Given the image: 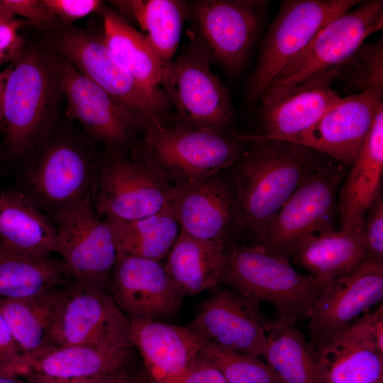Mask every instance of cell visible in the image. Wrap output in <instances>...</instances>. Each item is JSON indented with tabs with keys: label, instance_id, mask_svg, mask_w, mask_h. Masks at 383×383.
Masks as SVG:
<instances>
[{
	"label": "cell",
	"instance_id": "6da1fadb",
	"mask_svg": "<svg viewBox=\"0 0 383 383\" xmlns=\"http://www.w3.org/2000/svg\"><path fill=\"white\" fill-rule=\"evenodd\" d=\"M248 142L231 167L241 233L262 241L270 223L299 185L328 159L296 143L244 135Z\"/></svg>",
	"mask_w": 383,
	"mask_h": 383
},
{
	"label": "cell",
	"instance_id": "7a4b0ae2",
	"mask_svg": "<svg viewBox=\"0 0 383 383\" xmlns=\"http://www.w3.org/2000/svg\"><path fill=\"white\" fill-rule=\"evenodd\" d=\"M225 251L220 283L257 306L270 303L279 319L294 324L309 318L323 287L295 270L287 257L260 245L231 243Z\"/></svg>",
	"mask_w": 383,
	"mask_h": 383
},
{
	"label": "cell",
	"instance_id": "3957f363",
	"mask_svg": "<svg viewBox=\"0 0 383 383\" xmlns=\"http://www.w3.org/2000/svg\"><path fill=\"white\" fill-rule=\"evenodd\" d=\"M143 159L171 185L222 172L242 156L244 135L153 119L145 126Z\"/></svg>",
	"mask_w": 383,
	"mask_h": 383
},
{
	"label": "cell",
	"instance_id": "277c9868",
	"mask_svg": "<svg viewBox=\"0 0 383 383\" xmlns=\"http://www.w3.org/2000/svg\"><path fill=\"white\" fill-rule=\"evenodd\" d=\"M213 59L199 38L164 64L163 91L175 109L177 123L226 130L234 118L229 94L211 70Z\"/></svg>",
	"mask_w": 383,
	"mask_h": 383
},
{
	"label": "cell",
	"instance_id": "5b68a950",
	"mask_svg": "<svg viewBox=\"0 0 383 383\" xmlns=\"http://www.w3.org/2000/svg\"><path fill=\"white\" fill-rule=\"evenodd\" d=\"M60 57L96 83L143 124L163 121L170 103L164 91L136 81L116 60L102 35L68 29L55 39Z\"/></svg>",
	"mask_w": 383,
	"mask_h": 383
},
{
	"label": "cell",
	"instance_id": "8992f818",
	"mask_svg": "<svg viewBox=\"0 0 383 383\" xmlns=\"http://www.w3.org/2000/svg\"><path fill=\"white\" fill-rule=\"evenodd\" d=\"M357 0H288L263 40L249 85L251 99H260L276 76L328 23L358 4Z\"/></svg>",
	"mask_w": 383,
	"mask_h": 383
},
{
	"label": "cell",
	"instance_id": "52a82bcc",
	"mask_svg": "<svg viewBox=\"0 0 383 383\" xmlns=\"http://www.w3.org/2000/svg\"><path fill=\"white\" fill-rule=\"evenodd\" d=\"M9 68L3 97V128L13 155L23 153L41 131L59 87L51 59L23 51Z\"/></svg>",
	"mask_w": 383,
	"mask_h": 383
},
{
	"label": "cell",
	"instance_id": "ba28073f",
	"mask_svg": "<svg viewBox=\"0 0 383 383\" xmlns=\"http://www.w3.org/2000/svg\"><path fill=\"white\" fill-rule=\"evenodd\" d=\"M54 215L59 253L71 278L84 287L106 292L117 259L112 233L94 212L91 196Z\"/></svg>",
	"mask_w": 383,
	"mask_h": 383
},
{
	"label": "cell",
	"instance_id": "9c48e42d",
	"mask_svg": "<svg viewBox=\"0 0 383 383\" xmlns=\"http://www.w3.org/2000/svg\"><path fill=\"white\" fill-rule=\"evenodd\" d=\"M345 174V166L326 161L287 199L257 245L289 258L303 239L333 229L337 194Z\"/></svg>",
	"mask_w": 383,
	"mask_h": 383
},
{
	"label": "cell",
	"instance_id": "30bf717a",
	"mask_svg": "<svg viewBox=\"0 0 383 383\" xmlns=\"http://www.w3.org/2000/svg\"><path fill=\"white\" fill-rule=\"evenodd\" d=\"M383 28V1L372 0L335 18L272 81L265 91L292 87L318 72L339 67Z\"/></svg>",
	"mask_w": 383,
	"mask_h": 383
},
{
	"label": "cell",
	"instance_id": "8fae6325",
	"mask_svg": "<svg viewBox=\"0 0 383 383\" xmlns=\"http://www.w3.org/2000/svg\"><path fill=\"white\" fill-rule=\"evenodd\" d=\"M49 345L133 347L131 321L110 294L74 282L62 289Z\"/></svg>",
	"mask_w": 383,
	"mask_h": 383
},
{
	"label": "cell",
	"instance_id": "7c38bea8",
	"mask_svg": "<svg viewBox=\"0 0 383 383\" xmlns=\"http://www.w3.org/2000/svg\"><path fill=\"white\" fill-rule=\"evenodd\" d=\"M312 347L321 383H383L382 304Z\"/></svg>",
	"mask_w": 383,
	"mask_h": 383
},
{
	"label": "cell",
	"instance_id": "4fadbf2b",
	"mask_svg": "<svg viewBox=\"0 0 383 383\" xmlns=\"http://www.w3.org/2000/svg\"><path fill=\"white\" fill-rule=\"evenodd\" d=\"M170 187L143 160L116 158L100 172L92 190L93 204L104 219L138 220L161 211L169 201Z\"/></svg>",
	"mask_w": 383,
	"mask_h": 383
},
{
	"label": "cell",
	"instance_id": "5bb4252c",
	"mask_svg": "<svg viewBox=\"0 0 383 383\" xmlns=\"http://www.w3.org/2000/svg\"><path fill=\"white\" fill-rule=\"evenodd\" d=\"M168 202L180 230L195 238L226 248L241 233L235 189L221 172L171 185Z\"/></svg>",
	"mask_w": 383,
	"mask_h": 383
},
{
	"label": "cell",
	"instance_id": "9a60e30c",
	"mask_svg": "<svg viewBox=\"0 0 383 383\" xmlns=\"http://www.w3.org/2000/svg\"><path fill=\"white\" fill-rule=\"evenodd\" d=\"M382 94L367 90L340 99L313 125L282 141L313 149L351 167L360 153L371 131Z\"/></svg>",
	"mask_w": 383,
	"mask_h": 383
},
{
	"label": "cell",
	"instance_id": "2e32d148",
	"mask_svg": "<svg viewBox=\"0 0 383 383\" xmlns=\"http://www.w3.org/2000/svg\"><path fill=\"white\" fill-rule=\"evenodd\" d=\"M59 88L67 99V113L94 138L109 147L126 143L134 130L144 126L130 111L60 57L52 60Z\"/></svg>",
	"mask_w": 383,
	"mask_h": 383
},
{
	"label": "cell",
	"instance_id": "e0dca14e",
	"mask_svg": "<svg viewBox=\"0 0 383 383\" xmlns=\"http://www.w3.org/2000/svg\"><path fill=\"white\" fill-rule=\"evenodd\" d=\"M265 4L250 0L195 1L199 39L213 60L230 71L243 65L258 32Z\"/></svg>",
	"mask_w": 383,
	"mask_h": 383
},
{
	"label": "cell",
	"instance_id": "ac0fdd59",
	"mask_svg": "<svg viewBox=\"0 0 383 383\" xmlns=\"http://www.w3.org/2000/svg\"><path fill=\"white\" fill-rule=\"evenodd\" d=\"M272 323L261 318L258 306L240 294L223 289L212 296L186 327L203 343L260 357Z\"/></svg>",
	"mask_w": 383,
	"mask_h": 383
},
{
	"label": "cell",
	"instance_id": "d6986e66",
	"mask_svg": "<svg viewBox=\"0 0 383 383\" xmlns=\"http://www.w3.org/2000/svg\"><path fill=\"white\" fill-rule=\"evenodd\" d=\"M383 297V264L365 260L355 271L322 287L308 319L314 346L350 327Z\"/></svg>",
	"mask_w": 383,
	"mask_h": 383
},
{
	"label": "cell",
	"instance_id": "ffe728a7",
	"mask_svg": "<svg viewBox=\"0 0 383 383\" xmlns=\"http://www.w3.org/2000/svg\"><path fill=\"white\" fill-rule=\"evenodd\" d=\"M338 67L312 74L288 88L265 91L261 121L265 139L282 140L313 125L341 96L332 88Z\"/></svg>",
	"mask_w": 383,
	"mask_h": 383
},
{
	"label": "cell",
	"instance_id": "44dd1931",
	"mask_svg": "<svg viewBox=\"0 0 383 383\" xmlns=\"http://www.w3.org/2000/svg\"><path fill=\"white\" fill-rule=\"evenodd\" d=\"M108 289L129 319L156 320L179 311L182 297L171 284L160 261L117 256Z\"/></svg>",
	"mask_w": 383,
	"mask_h": 383
},
{
	"label": "cell",
	"instance_id": "7402d4cb",
	"mask_svg": "<svg viewBox=\"0 0 383 383\" xmlns=\"http://www.w3.org/2000/svg\"><path fill=\"white\" fill-rule=\"evenodd\" d=\"M26 175L30 197L39 208L52 214L91 196L94 186L89 159L65 140L46 148Z\"/></svg>",
	"mask_w": 383,
	"mask_h": 383
},
{
	"label": "cell",
	"instance_id": "603a6c76",
	"mask_svg": "<svg viewBox=\"0 0 383 383\" xmlns=\"http://www.w3.org/2000/svg\"><path fill=\"white\" fill-rule=\"evenodd\" d=\"M131 340L153 383H181L195 366L203 342L186 326L130 319Z\"/></svg>",
	"mask_w": 383,
	"mask_h": 383
},
{
	"label": "cell",
	"instance_id": "cb8c5ba5",
	"mask_svg": "<svg viewBox=\"0 0 383 383\" xmlns=\"http://www.w3.org/2000/svg\"><path fill=\"white\" fill-rule=\"evenodd\" d=\"M345 182L339 190L338 211L343 231H362L365 213L381 193L383 171V106Z\"/></svg>",
	"mask_w": 383,
	"mask_h": 383
},
{
	"label": "cell",
	"instance_id": "d4e9b609",
	"mask_svg": "<svg viewBox=\"0 0 383 383\" xmlns=\"http://www.w3.org/2000/svg\"><path fill=\"white\" fill-rule=\"evenodd\" d=\"M291 257L322 287L355 271L365 259L362 231L329 229L301 240Z\"/></svg>",
	"mask_w": 383,
	"mask_h": 383
},
{
	"label": "cell",
	"instance_id": "484cf974",
	"mask_svg": "<svg viewBox=\"0 0 383 383\" xmlns=\"http://www.w3.org/2000/svg\"><path fill=\"white\" fill-rule=\"evenodd\" d=\"M226 248L180 230L168 253L165 269L182 296L195 295L220 283L225 266Z\"/></svg>",
	"mask_w": 383,
	"mask_h": 383
},
{
	"label": "cell",
	"instance_id": "4316f807",
	"mask_svg": "<svg viewBox=\"0 0 383 383\" xmlns=\"http://www.w3.org/2000/svg\"><path fill=\"white\" fill-rule=\"evenodd\" d=\"M55 226L29 195L0 192V242L18 252L50 257L55 252Z\"/></svg>",
	"mask_w": 383,
	"mask_h": 383
},
{
	"label": "cell",
	"instance_id": "83f0119b",
	"mask_svg": "<svg viewBox=\"0 0 383 383\" xmlns=\"http://www.w3.org/2000/svg\"><path fill=\"white\" fill-rule=\"evenodd\" d=\"M131 348L97 345L49 346L27 360L26 373L40 372L62 379L105 376L130 365Z\"/></svg>",
	"mask_w": 383,
	"mask_h": 383
},
{
	"label": "cell",
	"instance_id": "f1b7e54d",
	"mask_svg": "<svg viewBox=\"0 0 383 383\" xmlns=\"http://www.w3.org/2000/svg\"><path fill=\"white\" fill-rule=\"evenodd\" d=\"M63 289L24 299L0 298V313L27 360L49 345V335Z\"/></svg>",
	"mask_w": 383,
	"mask_h": 383
},
{
	"label": "cell",
	"instance_id": "f546056e",
	"mask_svg": "<svg viewBox=\"0 0 383 383\" xmlns=\"http://www.w3.org/2000/svg\"><path fill=\"white\" fill-rule=\"evenodd\" d=\"M70 277L63 261L14 250L0 242V297L24 299L58 287Z\"/></svg>",
	"mask_w": 383,
	"mask_h": 383
},
{
	"label": "cell",
	"instance_id": "4dcf8cb0",
	"mask_svg": "<svg viewBox=\"0 0 383 383\" xmlns=\"http://www.w3.org/2000/svg\"><path fill=\"white\" fill-rule=\"evenodd\" d=\"M101 9L104 40L117 62L140 84L158 87L163 65L146 35L114 11Z\"/></svg>",
	"mask_w": 383,
	"mask_h": 383
},
{
	"label": "cell",
	"instance_id": "1f68e13d",
	"mask_svg": "<svg viewBox=\"0 0 383 383\" xmlns=\"http://www.w3.org/2000/svg\"><path fill=\"white\" fill-rule=\"evenodd\" d=\"M104 220L112 233L117 256L160 261L168 255L180 232L169 202L161 211L146 218Z\"/></svg>",
	"mask_w": 383,
	"mask_h": 383
},
{
	"label": "cell",
	"instance_id": "d6a6232c",
	"mask_svg": "<svg viewBox=\"0 0 383 383\" xmlns=\"http://www.w3.org/2000/svg\"><path fill=\"white\" fill-rule=\"evenodd\" d=\"M263 357L285 383H321L314 349L294 323L271 324Z\"/></svg>",
	"mask_w": 383,
	"mask_h": 383
},
{
	"label": "cell",
	"instance_id": "836d02e7",
	"mask_svg": "<svg viewBox=\"0 0 383 383\" xmlns=\"http://www.w3.org/2000/svg\"><path fill=\"white\" fill-rule=\"evenodd\" d=\"M133 16L162 65L173 60L178 48L186 14L185 4L176 0L111 1Z\"/></svg>",
	"mask_w": 383,
	"mask_h": 383
},
{
	"label": "cell",
	"instance_id": "e575fe53",
	"mask_svg": "<svg viewBox=\"0 0 383 383\" xmlns=\"http://www.w3.org/2000/svg\"><path fill=\"white\" fill-rule=\"evenodd\" d=\"M199 356L216 367L227 383H285L260 357L205 343Z\"/></svg>",
	"mask_w": 383,
	"mask_h": 383
},
{
	"label": "cell",
	"instance_id": "d590c367",
	"mask_svg": "<svg viewBox=\"0 0 383 383\" xmlns=\"http://www.w3.org/2000/svg\"><path fill=\"white\" fill-rule=\"evenodd\" d=\"M338 75L348 84L358 89L382 94L383 88V43L379 40L362 45L344 63L338 67Z\"/></svg>",
	"mask_w": 383,
	"mask_h": 383
},
{
	"label": "cell",
	"instance_id": "8d00e7d4",
	"mask_svg": "<svg viewBox=\"0 0 383 383\" xmlns=\"http://www.w3.org/2000/svg\"><path fill=\"white\" fill-rule=\"evenodd\" d=\"M365 260L383 264V196L382 192L368 208L362 226Z\"/></svg>",
	"mask_w": 383,
	"mask_h": 383
},
{
	"label": "cell",
	"instance_id": "74e56055",
	"mask_svg": "<svg viewBox=\"0 0 383 383\" xmlns=\"http://www.w3.org/2000/svg\"><path fill=\"white\" fill-rule=\"evenodd\" d=\"M26 372V357L0 313V374L22 377Z\"/></svg>",
	"mask_w": 383,
	"mask_h": 383
},
{
	"label": "cell",
	"instance_id": "f35d334b",
	"mask_svg": "<svg viewBox=\"0 0 383 383\" xmlns=\"http://www.w3.org/2000/svg\"><path fill=\"white\" fill-rule=\"evenodd\" d=\"M28 24L31 23L17 17L0 21V66L14 62L23 53L24 41L18 30Z\"/></svg>",
	"mask_w": 383,
	"mask_h": 383
},
{
	"label": "cell",
	"instance_id": "ab89813d",
	"mask_svg": "<svg viewBox=\"0 0 383 383\" xmlns=\"http://www.w3.org/2000/svg\"><path fill=\"white\" fill-rule=\"evenodd\" d=\"M43 4L57 18L65 23L89 15L101 8L98 0H42Z\"/></svg>",
	"mask_w": 383,
	"mask_h": 383
},
{
	"label": "cell",
	"instance_id": "60d3db41",
	"mask_svg": "<svg viewBox=\"0 0 383 383\" xmlns=\"http://www.w3.org/2000/svg\"><path fill=\"white\" fill-rule=\"evenodd\" d=\"M8 13L20 16L31 24L50 23L56 20L42 0H1Z\"/></svg>",
	"mask_w": 383,
	"mask_h": 383
},
{
	"label": "cell",
	"instance_id": "b9f144b4",
	"mask_svg": "<svg viewBox=\"0 0 383 383\" xmlns=\"http://www.w3.org/2000/svg\"><path fill=\"white\" fill-rule=\"evenodd\" d=\"M181 383H227L218 370L199 356L198 360Z\"/></svg>",
	"mask_w": 383,
	"mask_h": 383
},
{
	"label": "cell",
	"instance_id": "7bdbcfd3",
	"mask_svg": "<svg viewBox=\"0 0 383 383\" xmlns=\"http://www.w3.org/2000/svg\"><path fill=\"white\" fill-rule=\"evenodd\" d=\"M118 377L119 383H153L143 365L137 369L128 365L118 372Z\"/></svg>",
	"mask_w": 383,
	"mask_h": 383
},
{
	"label": "cell",
	"instance_id": "ee69618b",
	"mask_svg": "<svg viewBox=\"0 0 383 383\" xmlns=\"http://www.w3.org/2000/svg\"><path fill=\"white\" fill-rule=\"evenodd\" d=\"M22 377L25 379L26 383H68L67 379L58 378L35 372H29Z\"/></svg>",
	"mask_w": 383,
	"mask_h": 383
},
{
	"label": "cell",
	"instance_id": "f6af8a7d",
	"mask_svg": "<svg viewBox=\"0 0 383 383\" xmlns=\"http://www.w3.org/2000/svg\"><path fill=\"white\" fill-rule=\"evenodd\" d=\"M9 68L0 72V128L3 127V97Z\"/></svg>",
	"mask_w": 383,
	"mask_h": 383
},
{
	"label": "cell",
	"instance_id": "bcb514c9",
	"mask_svg": "<svg viewBox=\"0 0 383 383\" xmlns=\"http://www.w3.org/2000/svg\"><path fill=\"white\" fill-rule=\"evenodd\" d=\"M104 376H92L67 379L68 383H96Z\"/></svg>",
	"mask_w": 383,
	"mask_h": 383
},
{
	"label": "cell",
	"instance_id": "7dc6e473",
	"mask_svg": "<svg viewBox=\"0 0 383 383\" xmlns=\"http://www.w3.org/2000/svg\"><path fill=\"white\" fill-rule=\"evenodd\" d=\"M119 371L111 372L104 376L96 383H119L118 377Z\"/></svg>",
	"mask_w": 383,
	"mask_h": 383
},
{
	"label": "cell",
	"instance_id": "c3c4849f",
	"mask_svg": "<svg viewBox=\"0 0 383 383\" xmlns=\"http://www.w3.org/2000/svg\"><path fill=\"white\" fill-rule=\"evenodd\" d=\"M18 376L0 374V383H25Z\"/></svg>",
	"mask_w": 383,
	"mask_h": 383
},
{
	"label": "cell",
	"instance_id": "681fc988",
	"mask_svg": "<svg viewBox=\"0 0 383 383\" xmlns=\"http://www.w3.org/2000/svg\"><path fill=\"white\" fill-rule=\"evenodd\" d=\"M12 17H13V16H11L8 13V11L4 7V6L1 4V1L0 0V21L8 19V18H12Z\"/></svg>",
	"mask_w": 383,
	"mask_h": 383
}]
</instances>
